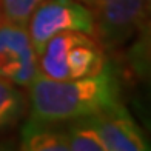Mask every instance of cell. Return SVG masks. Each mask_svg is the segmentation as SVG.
Instances as JSON below:
<instances>
[{"label": "cell", "mask_w": 151, "mask_h": 151, "mask_svg": "<svg viewBox=\"0 0 151 151\" xmlns=\"http://www.w3.org/2000/svg\"><path fill=\"white\" fill-rule=\"evenodd\" d=\"M70 151H106L90 117L62 122Z\"/></svg>", "instance_id": "obj_9"}, {"label": "cell", "mask_w": 151, "mask_h": 151, "mask_svg": "<svg viewBox=\"0 0 151 151\" xmlns=\"http://www.w3.org/2000/svg\"><path fill=\"white\" fill-rule=\"evenodd\" d=\"M131 102L143 127L151 131V48L133 43L125 54Z\"/></svg>", "instance_id": "obj_7"}, {"label": "cell", "mask_w": 151, "mask_h": 151, "mask_svg": "<svg viewBox=\"0 0 151 151\" xmlns=\"http://www.w3.org/2000/svg\"><path fill=\"white\" fill-rule=\"evenodd\" d=\"M0 22H2V16H0Z\"/></svg>", "instance_id": "obj_15"}, {"label": "cell", "mask_w": 151, "mask_h": 151, "mask_svg": "<svg viewBox=\"0 0 151 151\" xmlns=\"http://www.w3.org/2000/svg\"><path fill=\"white\" fill-rule=\"evenodd\" d=\"M29 119L62 123L93 116L122 102V80L116 66L79 79L54 80L39 71L28 85Z\"/></svg>", "instance_id": "obj_1"}, {"label": "cell", "mask_w": 151, "mask_h": 151, "mask_svg": "<svg viewBox=\"0 0 151 151\" xmlns=\"http://www.w3.org/2000/svg\"><path fill=\"white\" fill-rule=\"evenodd\" d=\"M37 73V52L26 26L0 22V77L28 86Z\"/></svg>", "instance_id": "obj_5"}, {"label": "cell", "mask_w": 151, "mask_h": 151, "mask_svg": "<svg viewBox=\"0 0 151 151\" xmlns=\"http://www.w3.org/2000/svg\"><path fill=\"white\" fill-rule=\"evenodd\" d=\"M45 0H0L2 22L26 26L31 14Z\"/></svg>", "instance_id": "obj_11"}, {"label": "cell", "mask_w": 151, "mask_h": 151, "mask_svg": "<svg viewBox=\"0 0 151 151\" xmlns=\"http://www.w3.org/2000/svg\"><path fill=\"white\" fill-rule=\"evenodd\" d=\"M147 2L150 3V6H148V8H147V9H150V14H151V0H147Z\"/></svg>", "instance_id": "obj_14"}, {"label": "cell", "mask_w": 151, "mask_h": 151, "mask_svg": "<svg viewBox=\"0 0 151 151\" xmlns=\"http://www.w3.org/2000/svg\"><path fill=\"white\" fill-rule=\"evenodd\" d=\"M137 34H139V37H137L136 43L151 48V20H145Z\"/></svg>", "instance_id": "obj_12"}, {"label": "cell", "mask_w": 151, "mask_h": 151, "mask_svg": "<svg viewBox=\"0 0 151 151\" xmlns=\"http://www.w3.org/2000/svg\"><path fill=\"white\" fill-rule=\"evenodd\" d=\"M88 117L97 129L106 151L151 150V140L147 133L122 102Z\"/></svg>", "instance_id": "obj_6"}, {"label": "cell", "mask_w": 151, "mask_h": 151, "mask_svg": "<svg viewBox=\"0 0 151 151\" xmlns=\"http://www.w3.org/2000/svg\"><path fill=\"white\" fill-rule=\"evenodd\" d=\"M79 2H82V3H85V5H88V6H91V8H93V5H94L96 0H79Z\"/></svg>", "instance_id": "obj_13"}, {"label": "cell", "mask_w": 151, "mask_h": 151, "mask_svg": "<svg viewBox=\"0 0 151 151\" xmlns=\"http://www.w3.org/2000/svg\"><path fill=\"white\" fill-rule=\"evenodd\" d=\"M26 97L12 82L0 77V133L9 129L22 119Z\"/></svg>", "instance_id": "obj_10"}, {"label": "cell", "mask_w": 151, "mask_h": 151, "mask_svg": "<svg viewBox=\"0 0 151 151\" xmlns=\"http://www.w3.org/2000/svg\"><path fill=\"white\" fill-rule=\"evenodd\" d=\"M26 29L39 56L59 32L79 31L94 37V12L79 0H45L34 9Z\"/></svg>", "instance_id": "obj_3"}, {"label": "cell", "mask_w": 151, "mask_h": 151, "mask_svg": "<svg viewBox=\"0 0 151 151\" xmlns=\"http://www.w3.org/2000/svg\"><path fill=\"white\" fill-rule=\"evenodd\" d=\"M147 0H96L94 37L104 50H117L139 32L147 20Z\"/></svg>", "instance_id": "obj_4"}, {"label": "cell", "mask_w": 151, "mask_h": 151, "mask_svg": "<svg viewBox=\"0 0 151 151\" xmlns=\"http://www.w3.org/2000/svg\"><path fill=\"white\" fill-rule=\"evenodd\" d=\"M102 45L79 31L59 32L37 56V71L54 80L79 79L99 74L108 65Z\"/></svg>", "instance_id": "obj_2"}, {"label": "cell", "mask_w": 151, "mask_h": 151, "mask_svg": "<svg viewBox=\"0 0 151 151\" xmlns=\"http://www.w3.org/2000/svg\"><path fill=\"white\" fill-rule=\"evenodd\" d=\"M20 150L25 151H70L62 123L29 119L20 131Z\"/></svg>", "instance_id": "obj_8"}]
</instances>
